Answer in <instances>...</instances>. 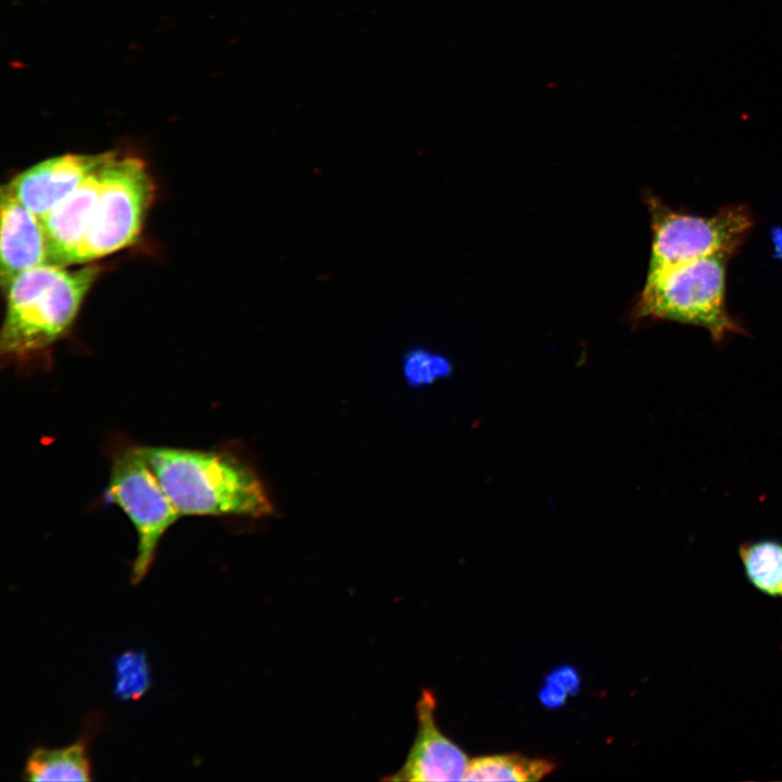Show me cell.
<instances>
[{
    "mask_svg": "<svg viewBox=\"0 0 782 782\" xmlns=\"http://www.w3.org/2000/svg\"><path fill=\"white\" fill-rule=\"evenodd\" d=\"M167 496L181 516H248L274 512L252 466L219 450L141 446Z\"/></svg>",
    "mask_w": 782,
    "mask_h": 782,
    "instance_id": "cell-1",
    "label": "cell"
},
{
    "mask_svg": "<svg viewBox=\"0 0 782 782\" xmlns=\"http://www.w3.org/2000/svg\"><path fill=\"white\" fill-rule=\"evenodd\" d=\"M101 267L43 264L16 276L3 290L2 362L23 365L43 356L71 328Z\"/></svg>",
    "mask_w": 782,
    "mask_h": 782,
    "instance_id": "cell-2",
    "label": "cell"
},
{
    "mask_svg": "<svg viewBox=\"0 0 782 782\" xmlns=\"http://www.w3.org/2000/svg\"><path fill=\"white\" fill-rule=\"evenodd\" d=\"M716 255L648 272L633 318L669 320L704 328L716 342L745 329L727 311L726 265Z\"/></svg>",
    "mask_w": 782,
    "mask_h": 782,
    "instance_id": "cell-3",
    "label": "cell"
},
{
    "mask_svg": "<svg viewBox=\"0 0 782 782\" xmlns=\"http://www.w3.org/2000/svg\"><path fill=\"white\" fill-rule=\"evenodd\" d=\"M146 163L116 152L102 168V184L92 223L70 266L102 258L135 242L154 197Z\"/></svg>",
    "mask_w": 782,
    "mask_h": 782,
    "instance_id": "cell-4",
    "label": "cell"
},
{
    "mask_svg": "<svg viewBox=\"0 0 782 782\" xmlns=\"http://www.w3.org/2000/svg\"><path fill=\"white\" fill-rule=\"evenodd\" d=\"M652 250L648 272L709 256L730 257L746 240L753 227L749 210L728 205L712 216L673 211L649 194Z\"/></svg>",
    "mask_w": 782,
    "mask_h": 782,
    "instance_id": "cell-5",
    "label": "cell"
},
{
    "mask_svg": "<svg viewBox=\"0 0 782 782\" xmlns=\"http://www.w3.org/2000/svg\"><path fill=\"white\" fill-rule=\"evenodd\" d=\"M104 501L118 506L137 532V553L131 582L139 583L148 573L165 532L181 517L154 471L141 446H129L113 458Z\"/></svg>",
    "mask_w": 782,
    "mask_h": 782,
    "instance_id": "cell-6",
    "label": "cell"
},
{
    "mask_svg": "<svg viewBox=\"0 0 782 782\" xmlns=\"http://www.w3.org/2000/svg\"><path fill=\"white\" fill-rule=\"evenodd\" d=\"M436 696L424 690L416 705L417 731L402 767L391 781H463L469 758L439 728Z\"/></svg>",
    "mask_w": 782,
    "mask_h": 782,
    "instance_id": "cell-7",
    "label": "cell"
},
{
    "mask_svg": "<svg viewBox=\"0 0 782 782\" xmlns=\"http://www.w3.org/2000/svg\"><path fill=\"white\" fill-rule=\"evenodd\" d=\"M113 154L110 151L49 157L17 174L5 185L27 209L42 218Z\"/></svg>",
    "mask_w": 782,
    "mask_h": 782,
    "instance_id": "cell-8",
    "label": "cell"
},
{
    "mask_svg": "<svg viewBox=\"0 0 782 782\" xmlns=\"http://www.w3.org/2000/svg\"><path fill=\"white\" fill-rule=\"evenodd\" d=\"M0 200V282L4 290L20 274L47 264V241L41 219L5 184Z\"/></svg>",
    "mask_w": 782,
    "mask_h": 782,
    "instance_id": "cell-9",
    "label": "cell"
},
{
    "mask_svg": "<svg viewBox=\"0 0 782 782\" xmlns=\"http://www.w3.org/2000/svg\"><path fill=\"white\" fill-rule=\"evenodd\" d=\"M103 166L40 218L47 241V264L70 266L73 254L92 223L101 191Z\"/></svg>",
    "mask_w": 782,
    "mask_h": 782,
    "instance_id": "cell-10",
    "label": "cell"
},
{
    "mask_svg": "<svg viewBox=\"0 0 782 782\" xmlns=\"http://www.w3.org/2000/svg\"><path fill=\"white\" fill-rule=\"evenodd\" d=\"M27 781H90L91 768L84 741L65 747H37L24 768Z\"/></svg>",
    "mask_w": 782,
    "mask_h": 782,
    "instance_id": "cell-11",
    "label": "cell"
},
{
    "mask_svg": "<svg viewBox=\"0 0 782 782\" xmlns=\"http://www.w3.org/2000/svg\"><path fill=\"white\" fill-rule=\"evenodd\" d=\"M737 551L749 584L768 597L782 600V542L751 540L741 543Z\"/></svg>",
    "mask_w": 782,
    "mask_h": 782,
    "instance_id": "cell-12",
    "label": "cell"
},
{
    "mask_svg": "<svg viewBox=\"0 0 782 782\" xmlns=\"http://www.w3.org/2000/svg\"><path fill=\"white\" fill-rule=\"evenodd\" d=\"M556 765L543 758L519 754H496L469 759L463 781H539Z\"/></svg>",
    "mask_w": 782,
    "mask_h": 782,
    "instance_id": "cell-13",
    "label": "cell"
},
{
    "mask_svg": "<svg viewBox=\"0 0 782 782\" xmlns=\"http://www.w3.org/2000/svg\"><path fill=\"white\" fill-rule=\"evenodd\" d=\"M402 369L407 384L417 389L447 377L452 364L444 355L417 346L406 352Z\"/></svg>",
    "mask_w": 782,
    "mask_h": 782,
    "instance_id": "cell-14",
    "label": "cell"
}]
</instances>
